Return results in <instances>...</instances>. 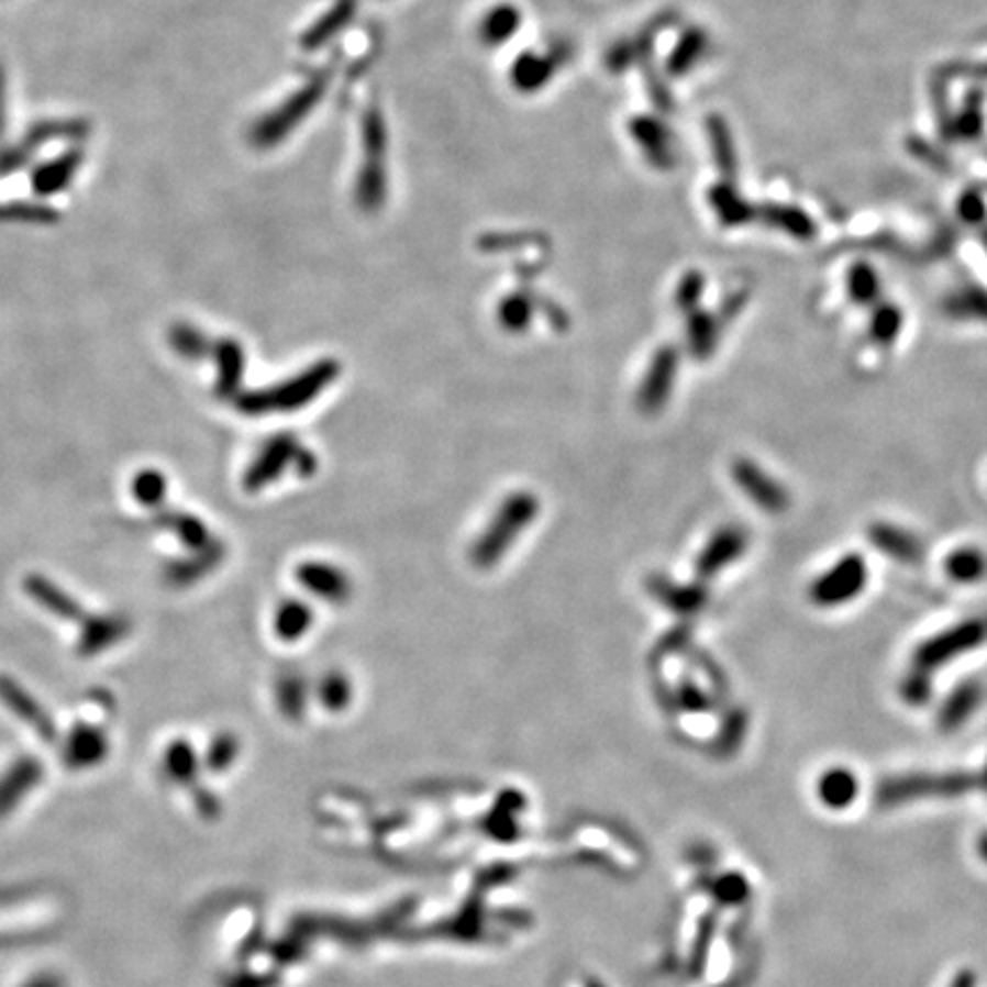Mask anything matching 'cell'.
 Wrapping results in <instances>:
<instances>
[{"mask_svg": "<svg viewBox=\"0 0 987 987\" xmlns=\"http://www.w3.org/2000/svg\"><path fill=\"white\" fill-rule=\"evenodd\" d=\"M215 353H218V362H220L218 393L229 396L231 391H234V389L239 387V382H241L243 366H245L243 347H241L239 343H234V341H222V343L215 347Z\"/></svg>", "mask_w": 987, "mask_h": 987, "instance_id": "2e32d148", "label": "cell"}, {"mask_svg": "<svg viewBox=\"0 0 987 987\" xmlns=\"http://www.w3.org/2000/svg\"><path fill=\"white\" fill-rule=\"evenodd\" d=\"M901 328H903L901 309L891 307V304H883L874 311V315H870L868 334L880 345H891L898 339V334H901Z\"/></svg>", "mask_w": 987, "mask_h": 987, "instance_id": "ac0fdd59", "label": "cell"}, {"mask_svg": "<svg viewBox=\"0 0 987 987\" xmlns=\"http://www.w3.org/2000/svg\"><path fill=\"white\" fill-rule=\"evenodd\" d=\"M27 987H57L53 980H40V983H33V985H27Z\"/></svg>", "mask_w": 987, "mask_h": 987, "instance_id": "4dcf8cb0", "label": "cell"}, {"mask_svg": "<svg viewBox=\"0 0 987 987\" xmlns=\"http://www.w3.org/2000/svg\"><path fill=\"white\" fill-rule=\"evenodd\" d=\"M171 345H174V351H177L186 359H199V357H204L209 353L207 336L201 334V332H197L195 328H188V325L174 328Z\"/></svg>", "mask_w": 987, "mask_h": 987, "instance_id": "7402d4cb", "label": "cell"}, {"mask_svg": "<svg viewBox=\"0 0 987 987\" xmlns=\"http://www.w3.org/2000/svg\"><path fill=\"white\" fill-rule=\"evenodd\" d=\"M860 794L857 777L844 768L834 766L825 770L817 781V796L828 809H849Z\"/></svg>", "mask_w": 987, "mask_h": 987, "instance_id": "9c48e42d", "label": "cell"}, {"mask_svg": "<svg viewBox=\"0 0 987 987\" xmlns=\"http://www.w3.org/2000/svg\"><path fill=\"white\" fill-rule=\"evenodd\" d=\"M129 629H131V624L122 618H95L82 629L80 652L82 654L101 652L118 641H122V637L129 633Z\"/></svg>", "mask_w": 987, "mask_h": 987, "instance_id": "5bb4252c", "label": "cell"}, {"mask_svg": "<svg viewBox=\"0 0 987 987\" xmlns=\"http://www.w3.org/2000/svg\"><path fill=\"white\" fill-rule=\"evenodd\" d=\"M25 592L31 595L35 601H40L46 611L55 613L57 618H63V620H80L82 618V608L78 606V601H74L65 590L53 586L51 580H46L44 576H27Z\"/></svg>", "mask_w": 987, "mask_h": 987, "instance_id": "7c38bea8", "label": "cell"}, {"mask_svg": "<svg viewBox=\"0 0 987 987\" xmlns=\"http://www.w3.org/2000/svg\"><path fill=\"white\" fill-rule=\"evenodd\" d=\"M330 375H332V368H328V366L313 368V370L304 373L302 377H298L296 382H288L279 389L243 396L239 400V408L247 414H260V412H270V410H296V408H300V404H304V400L313 398L318 391H321V387L328 382Z\"/></svg>", "mask_w": 987, "mask_h": 987, "instance_id": "277c9868", "label": "cell"}, {"mask_svg": "<svg viewBox=\"0 0 987 987\" xmlns=\"http://www.w3.org/2000/svg\"><path fill=\"white\" fill-rule=\"evenodd\" d=\"M745 546H747V535L743 533V529H736V526L722 529L720 533H716L711 537V542L702 551V556L698 561V572L702 576H716L730 563H736L745 554Z\"/></svg>", "mask_w": 987, "mask_h": 987, "instance_id": "ba28073f", "label": "cell"}, {"mask_svg": "<svg viewBox=\"0 0 987 987\" xmlns=\"http://www.w3.org/2000/svg\"><path fill=\"white\" fill-rule=\"evenodd\" d=\"M951 987H976V978H974L972 972H963V974L955 976Z\"/></svg>", "mask_w": 987, "mask_h": 987, "instance_id": "f1b7e54d", "label": "cell"}, {"mask_svg": "<svg viewBox=\"0 0 987 987\" xmlns=\"http://www.w3.org/2000/svg\"><path fill=\"white\" fill-rule=\"evenodd\" d=\"M868 567L864 556L849 554L821 574L809 588V597L821 608H836L860 597L866 588Z\"/></svg>", "mask_w": 987, "mask_h": 987, "instance_id": "3957f363", "label": "cell"}, {"mask_svg": "<svg viewBox=\"0 0 987 987\" xmlns=\"http://www.w3.org/2000/svg\"><path fill=\"white\" fill-rule=\"evenodd\" d=\"M972 791L987 794L985 773H908L885 779L876 789V802L880 807H896L910 800L957 798Z\"/></svg>", "mask_w": 987, "mask_h": 987, "instance_id": "6da1fadb", "label": "cell"}, {"mask_svg": "<svg viewBox=\"0 0 987 987\" xmlns=\"http://www.w3.org/2000/svg\"><path fill=\"white\" fill-rule=\"evenodd\" d=\"M163 524H167V526H171L174 531H177L179 537H181L188 546H192V548H201V546H204V544L209 542L207 526L201 524L199 519L190 517V514L179 512V514H174V517H165V519H163Z\"/></svg>", "mask_w": 987, "mask_h": 987, "instance_id": "603a6c76", "label": "cell"}, {"mask_svg": "<svg viewBox=\"0 0 987 987\" xmlns=\"http://www.w3.org/2000/svg\"><path fill=\"white\" fill-rule=\"evenodd\" d=\"M868 542L874 544L880 554L898 563L914 565L923 558L921 540L914 533L906 531L903 526L887 524V521H878V524L868 526Z\"/></svg>", "mask_w": 987, "mask_h": 987, "instance_id": "8992f818", "label": "cell"}, {"mask_svg": "<svg viewBox=\"0 0 987 987\" xmlns=\"http://www.w3.org/2000/svg\"><path fill=\"white\" fill-rule=\"evenodd\" d=\"M851 296L857 304H868L878 296V281L866 268H855L851 277Z\"/></svg>", "mask_w": 987, "mask_h": 987, "instance_id": "83f0119b", "label": "cell"}, {"mask_svg": "<svg viewBox=\"0 0 987 987\" xmlns=\"http://www.w3.org/2000/svg\"><path fill=\"white\" fill-rule=\"evenodd\" d=\"M985 698V688L980 681L969 679L957 684L949 695L940 709L938 716V724L942 732H955L976 713V709L983 705Z\"/></svg>", "mask_w": 987, "mask_h": 987, "instance_id": "52a82bcc", "label": "cell"}, {"mask_svg": "<svg viewBox=\"0 0 987 987\" xmlns=\"http://www.w3.org/2000/svg\"><path fill=\"white\" fill-rule=\"evenodd\" d=\"M675 366H677V357H675V353L673 351H663L658 357H656V362H654V368H652V373H650V377H647V387H645V400H647V404H661L663 402V398L670 393V382H673V377H675Z\"/></svg>", "mask_w": 987, "mask_h": 987, "instance_id": "e0dca14e", "label": "cell"}, {"mask_svg": "<svg viewBox=\"0 0 987 987\" xmlns=\"http://www.w3.org/2000/svg\"><path fill=\"white\" fill-rule=\"evenodd\" d=\"M0 695H3V700L8 702V707L12 711H16V716H21L23 720L31 722L33 728H37V732L42 736H46V739L53 736V728H51L48 718L42 713V709L31 700V695H27L23 688H19L14 681L3 677V679H0Z\"/></svg>", "mask_w": 987, "mask_h": 987, "instance_id": "9a60e30c", "label": "cell"}, {"mask_svg": "<svg viewBox=\"0 0 987 987\" xmlns=\"http://www.w3.org/2000/svg\"><path fill=\"white\" fill-rule=\"evenodd\" d=\"M300 578L309 590L323 595V597H339L345 592L341 574L334 569H328L325 565H304L300 569Z\"/></svg>", "mask_w": 987, "mask_h": 987, "instance_id": "ffe728a7", "label": "cell"}, {"mask_svg": "<svg viewBox=\"0 0 987 987\" xmlns=\"http://www.w3.org/2000/svg\"><path fill=\"white\" fill-rule=\"evenodd\" d=\"M944 572L955 584H978L987 574V556L978 546H961L944 558Z\"/></svg>", "mask_w": 987, "mask_h": 987, "instance_id": "4fadbf2b", "label": "cell"}, {"mask_svg": "<svg viewBox=\"0 0 987 987\" xmlns=\"http://www.w3.org/2000/svg\"><path fill=\"white\" fill-rule=\"evenodd\" d=\"M734 480L745 491V497L764 512L779 514L789 508V491L768 476L759 464L750 459L734 462Z\"/></svg>", "mask_w": 987, "mask_h": 987, "instance_id": "5b68a950", "label": "cell"}, {"mask_svg": "<svg viewBox=\"0 0 987 987\" xmlns=\"http://www.w3.org/2000/svg\"><path fill=\"white\" fill-rule=\"evenodd\" d=\"M985 643H987V618H969L963 620L961 624L940 631L933 637H925V641L914 650L912 667L933 675L946 663L967 652L978 650Z\"/></svg>", "mask_w": 987, "mask_h": 987, "instance_id": "7a4b0ae2", "label": "cell"}, {"mask_svg": "<svg viewBox=\"0 0 987 987\" xmlns=\"http://www.w3.org/2000/svg\"><path fill=\"white\" fill-rule=\"evenodd\" d=\"M529 517H533V503L529 506V499H519V501H512L506 510H503V514H501V529L503 531H491L485 540H483V544H480V558H497L501 551H503V546L508 544V540L510 537H514L517 535V529H521L529 521Z\"/></svg>", "mask_w": 987, "mask_h": 987, "instance_id": "8fae6325", "label": "cell"}, {"mask_svg": "<svg viewBox=\"0 0 987 987\" xmlns=\"http://www.w3.org/2000/svg\"><path fill=\"white\" fill-rule=\"evenodd\" d=\"M985 779H987V766H985Z\"/></svg>", "mask_w": 987, "mask_h": 987, "instance_id": "1f68e13d", "label": "cell"}, {"mask_svg": "<svg viewBox=\"0 0 987 987\" xmlns=\"http://www.w3.org/2000/svg\"><path fill=\"white\" fill-rule=\"evenodd\" d=\"M978 855L987 864V832L980 834V839H978Z\"/></svg>", "mask_w": 987, "mask_h": 987, "instance_id": "f546056e", "label": "cell"}, {"mask_svg": "<svg viewBox=\"0 0 987 987\" xmlns=\"http://www.w3.org/2000/svg\"><path fill=\"white\" fill-rule=\"evenodd\" d=\"M931 695H933V677L912 667V670L906 675V679L901 681V698L910 707H923L928 700H931Z\"/></svg>", "mask_w": 987, "mask_h": 987, "instance_id": "cb8c5ba5", "label": "cell"}, {"mask_svg": "<svg viewBox=\"0 0 987 987\" xmlns=\"http://www.w3.org/2000/svg\"><path fill=\"white\" fill-rule=\"evenodd\" d=\"M293 451H296V444H290L288 437L273 440L264 448V453H260V457L252 464V469L247 472V478H245L247 489H258V487H264L266 483L275 480L281 474V469L288 464V459H290V455H293Z\"/></svg>", "mask_w": 987, "mask_h": 987, "instance_id": "30bf717a", "label": "cell"}, {"mask_svg": "<svg viewBox=\"0 0 987 987\" xmlns=\"http://www.w3.org/2000/svg\"><path fill=\"white\" fill-rule=\"evenodd\" d=\"M103 752H106V741L99 734V730H95V728H80L71 736L69 757L74 764H90V762L95 764L97 759L103 757Z\"/></svg>", "mask_w": 987, "mask_h": 987, "instance_id": "d6986e66", "label": "cell"}, {"mask_svg": "<svg viewBox=\"0 0 987 987\" xmlns=\"http://www.w3.org/2000/svg\"><path fill=\"white\" fill-rule=\"evenodd\" d=\"M165 491H167V478L160 472H154V469L140 472L137 478L133 480V494L142 506L156 508L165 499Z\"/></svg>", "mask_w": 987, "mask_h": 987, "instance_id": "44dd1931", "label": "cell"}, {"mask_svg": "<svg viewBox=\"0 0 987 987\" xmlns=\"http://www.w3.org/2000/svg\"><path fill=\"white\" fill-rule=\"evenodd\" d=\"M309 611L300 601H288L277 616V631L286 641L298 637L309 626Z\"/></svg>", "mask_w": 987, "mask_h": 987, "instance_id": "d4e9b609", "label": "cell"}, {"mask_svg": "<svg viewBox=\"0 0 987 987\" xmlns=\"http://www.w3.org/2000/svg\"><path fill=\"white\" fill-rule=\"evenodd\" d=\"M690 351L698 357H709L716 351V330L709 318H695L690 323Z\"/></svg>", "mask_w": 987, "mask_h": 987, "instance_id": "4316f807", "label": "cell"}, {"mask_svg": "<svg viewBox=\"0 0 987 987\" xmlns=\"http://www.w3.org/2000/svg\"><path fill=\"white\" fill-rule=\"evenodd\" d=\"M949 313L955 318H974V321H987V296L983 290L976 293H963L949 302Z\"/></svg>", "mask_w": 987, "mask_h": 987, "instance_id": "484cf974", "label": "cell"}]
</instances>
